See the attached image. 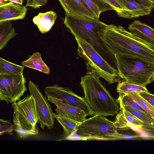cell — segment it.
<instances>
[{
  "mask_svg": "<svg viewBox=\"0 0 154 154\" xmlns=\"http://www.w3.org/2000/svg\"><path fill=\"white\" fill-rule=\"evenodd\" d=\"M125 93L135 100L149 115L154 119V107L142 97L138 93L127 92Z\"/></svg>",
  "mask_w": 154,
  "mask_h": 154,
  "instance_id": "obj_23",
  "label": "cell"
},
{
  "mask_svg": "<svg viewBox=\"0 0 154 154\" xmlns=\"http://www.w3.org/2000/svg\"><path fill=\"white\" fill-rule=\"evenodd\" d=\"M28 87L30 95L34 98L41 127L44 130L45 126L49 129L53 128L54 122L53 112L48 100L41 93L38 85L30 81Z\"/></svg>",
  "mask_w": 154,
  "mask_h": 154,
  "instance_id": "obj_10",
  "label": "cell"
},
{
  "mask_svg": "<svg viewBox=\"0 0 154 154\" xmlns=\"http://www.w3.org/2000/svg\"><path fill=\"white\" fill-rule=\"evenodd\" d=\"M129 32L136 36L154 45V29L138 20H134L128 27Z\"/></svg>",
  "mask_w": 154,
  "mask_h": 154,
  "instance_id": "obj_14",
  "label": "cell"
},
{
  "mask_svg": "<svg viewBox=\"0 0 154 154\" xmlns=\"http://www.w3.org/2000/svg\"><path fill=\"white\" fill-rule=\"evenodd\" d=\"M94 14L96 18L99 19L100 12L98 7L91 0H84Z\"/></svg>",
  "mask_w": 154,
  "mask_h": 154,
  "instance_id": "obj_29",
  "label": "cell"
},
{
  "mask_svg": "<svg viewBox=\"0 0 154 154\" xmlns=\"http://www.w3.org/2000/svg\"><path fill=\"white\" fill-rule=\"evenodd\" d=\"M22 64L45 74H49L50 73L49 67L42 60L41 54L39 52L34 53L28 59L23 62Z\"/></svg>",
  "mask_w": 154,
  "mask_h": 154,
  "instance_id": "obj_17",
  "label": "cell"
},
{
  "mask_svg": "<svg viewBox=\"0 0 154 154\" xmlns=\"http://www.w3.org/2000/svg\"><path fill=\"white\" fill-rule=\"evenodd\" d=\"M117 99L119 103L128 105L133 109L139 110L147 113L137 102L126 93L119 94Z\"/></svg>",
  "mask_w": 154,
  "mask_h": 154,
  "instance_id": "obj_24",
  "label": "cell"
},
{
  "mask_svg": "<svg viewBox=\"0 0 154 154\" xmlns=\"http://www.w3.org/2000/svg\"><path fill=\"white\" fill-rule=\"evenodd\" d=\"M117 91L119 94L127 92H149L146 87L130 83L125 81L119 82L117 86Z\"/></svg>",
  "mask_w": 154,
  "mask_h": 154,
  "instance_id": "obj_22",
  "label": "cell"
},
{
  "mask_svg": "<svg viewBox=\"0 0 154 154\" xmlns=\"http://www.w3.org/2000/svg\"><path fill=\"white\" fill-rule=\"evenodd\" d=\"M27 11L26 6L9 2L0 5V22L23 19Z\"/></svg>",
  "mask_w": 154,
  "mask_h": 154,
  "instance_id": "obj_13",
  "label": "cell"
},
{
  "mask_svg": "<svg viewBox=\"0 0 154 154\" xmlns=\"http://www.w3.org/2000/svg\"><path fill=\"white\" fill-rule=\"evenodd\" d=\"M66 1L72 12V14L96 18L94 14L84 0Z\"/></svg>",
  "mask_w": 154,
  "mask_h": 154,
  "instance_id": "obj_16",
  "label": "cell"
},
{
  "mask_svg": "<svg viewBox=\"0 0 154 154\" xmlns=\"http://www.w3.org/2000/svg\"><path fill=\"white\" fill-rule=\"evenodd\" d=\"M8 1L20 5H22L23 2V0H8Z\"/></svg>",
  "mask_w": 154,
  "mask_h": 154,
  "instance_id": "obj_33",
  "label": "cell"
},
{
  "mask_svg": "<svg viewBox=\"0 0 154 154\" xmlns=\"http://www.w3.org/2000/svg\"><path fill=\"white\" fill-rule=\"evenodd\" d=\"M64 8L66 14H72V12L68 5L66 0H59Z\"/></svg>",
  "mask_w": 154,
  "mask_h": 154,
  "instance_id": "obj_32",
  "label": "cell"
},
{
  "mask_svg": "<svg viewBox=\"0 0 154 154\" xmlns=\"http://www.w3.org/2000/svg\"><path fill=\"white\" fill-rule=\"evenodd\" d=\"M123 6L124 10L118 15L131 19L149 14L153 9L132 0H117Z\"/></svg>",
  "mask_w": 154,
  "mask_h": 154,
  "instance_id": "obj_12",
  "label": "cell"
},
{
  "mask_svg": "<svg viewBox=\"0 0 154 154\" xmlns=\"http://www.w3.org/2000/svg\"><path fill=\"white\" fill-rule=\"evenodd\" d=\"M53 116L60 124L63 128L67 137L73 135L77 131L82 122H77L53 112Z\"/></svg>",
  "mask_w": 154,
  "mask_h": 154,
  "instance_id": "obj_19",
  "label": "cell"
},
{
  "mask_svg": "<svg viewBox=\"0 0 154 154\" xmlns=\"http://www.w3.org/2000/svg\"><path fill=\"white\" fill-rule=\"evenodd\" d=\"M119 104L120 108L124 109L142 121L144 123L143 126L154 128V119L148 114L133 109L128 105Z\"/></svg>",
  "mask_w": 154,
  "mask_h": 154,
  "instance_id": "obj_20",
  "label": "cell"
},
{
  "mask_svg": "<svg viewBox=\"0 0 154 154\" xmlns=\"http://www.w3.org/2000/svg\"><path fill=\"white\" fill-rule=\"evenodd\" d=\"M87 72L81 78L80 85L84 98L94 113V116L106 117L114 116L119 112L118 99L111 95L100 82L95 71L86 64Z\"/></svg>",
  "mask_w": 154,
  "mask_h": 154,
  "instance_id": "obj_2",
  "label": "cell"
},
{
  "mask_svg": "<svg viewBox=\"0 0 154 154\" xmlns=\"http://www.w3.org/2000/svg\"><path fill=\"white\" fill-rule=\"evenodd\" d=\"M14 109V131L20 138L38 134L37 125L38 116L34 98L27 95L21 100L12 103Z\"/></svg>",
  "mask_w": 154,
  "mask_h": 154,
  "instance_id": "obj_4",
  "label": "cell"
},
{
  "mask_svg": "<svg viewBox=\"0 0 154 154\" xmlns=\"http://www.w3.org/2000/svg\"><path fill=\"white\" fill-rule=\"evenodd\" d=\"M144 5L153 9L154 8V1L153 0H132Z\"/></svg>",
  "mask_w": 154,
  "mask_h": 154,
  "instance_id": "obj_31",
  "label": "cell"
},
{
  "mask_svg": "<svg viewBox=\"0 0 154 154\" xmlns=\"http://www.w3.org/2000/svg\"><path fill=\"white\" fill-rule=\"evenodd\" d=\"M138 93L154 107V95L149 92H142Z\"/></svg>",
  "mask_w": 154,
  "mask_h": 154,
  "instance_id": "obj_30",
  "label": "cell"
},
{
  "mask_svg": "<svg viewBox=\"0 0 154 154\" xmlns=\"http://www.w3.org/2000/svg\"><path fill=\"white\" fill-rule=\"evenodd\" d=\"M26 81L23 73L14 75H0V100L7 104L20 100L27 91Z\"/></svg>",
  "mask_w": 154,
  "mask_h": 154,
  "instance_id": "obj_8",
  "label": "cell"
},
{
  "mask_svg": "<svg viewBox=\"0 0 154 154\" xmlns=\"http://www.w3.org/2000/svg\"><path fill=\"white\" fill-rule=\"evenodd\" d=\"M98 34L107 51L113 56L116 54L133 56L154 62V45L124 27L107 25Z\"/></svg>",
  "mask_w": 154,
  "mask_h": 154,
  "instance_id": "obj_1",
  "label": "cell"
},
{
  "mask_svg": "<svg viewBox=\"0 0 154 154\" xmlns=\"http://www.w3.org/2000/svg\"><path fill=\"white\" fill-rule=\"evenodd\" d=\"M99 8L100 13L106 11L114 10V8L105 0H91Z\"/></svg>",
  "mask_w": 154,
  "mask_h": 154,
  "instance_id": "obj_26",
  "label": "cell"
},
{
  "mask_svg": "<svg viewBox=\"0 0 154 154\" xmlns=\"http://www.w3.org/2000/svg\"><path fill=\"white\" fill-rule=\"evenodd\" d=\"M63 23L75 37L85 40L95 47L96 49L97 48L107 52L98 33L107 24L99 19L72 14H66Z\"/></svg>",
  "mask_w": 154,
  "mask_h": 154,
  "instance_id": "obj_5",
  "label": "cell"
},
{
  "mask_svg": "<svg viewBox=\"0 0 154 154\" xmlns=\"http://www.w3.org/2000/svg\"><path fill=\"white\" fill-rule=\"evenodd\" d=\"M75 38L78 45V55L95 71L100 78L104 79L110 84L119 81L120 77L117 70L99 54L92 44L80 38L76 37Z\"/></svg>",
  "mask_w": 154,
  "mask_h": 154,
  "instance_id": "obj_6",
  "label": "cell"
},
{
  "mask_svg": "<svg viewBox=\"0 0 154 154\" xmlns=\"http://www.w3.org/2000/svg\"><path fill=\"white\" fill-rule=\"evenodd\" d=\"M17 34L10 20L0 22V50L3 49L8 41Z\"/></svg>",
  "mask_w": 154,
  "mask_h": 154,
  "instance_id": "obj_18",
  "label": "cell"
},
{
  "mask_svg": "<svg viewBox=\"0 0 154 154\" xmlns=\"http://www.w3.org/2000/svg\"><path fill=\"white\" fill-rule=\"evenodd\" d=\"M120 78L130 83L143 87L154 81V62L138 57L116 54Z\"/></svg>",
  "mask_w": 154,
  "mask_h": 154,
  "instance_id": "obj_3",
  "label": "cell"
},
{
  "mask_svg": "<svg viewBox=\"0 0 154 154\" xmlns=\"http://www.w3.org/2000/svg\"><path fill=\"white\" fill-rule=\"evenodd\" d=\"M14 126L11 122L9 121L3 119H0V135L6 133L10 135L13 134Z\"/></svg>",
  "mask_w": 154,
  "mask_h": 154,
  "instance_id": "obj_25",
  "label": "cell"
},
{
  "mask_svg": "<svg viewBox=\"0 0 154 154\" xmlns=\"http://www.w3.org/2000/svg\"><path fill=\"white\" fill-rule=\"evenodd\" d=\"M57 17L56 13L51 11L45 13L40 12L33 19V23L36 25L42 33L49 31L54 25Z\"/></svg>",
  "mask_w": 154,
  "mask_h": 154,
  "instance_id": "obj_15",
  "label": "cell"
},
{
  "mask_svg": "<svg viewBox=\"0 0 154 154\" xmlns=\"http://www.w3.org/2000/svg\"><path fill=\"white\" fill-rule=\"evenodd\" d=\"M110 4L117 13L118 15L124 10L122 5L117 0H105Z\"/></svg>",
  "mask_w": 154,
  "mask_h": 154,
  "instance_id": "obj_28",
  "label": "cell"
},
{
  "mask_svg": "<svg viewBox=\"0 0 154 154\" xmlns=\"http://www.w3.org/2000/svg\"><path fill=\"white\" fill-rule=\"evenodd\" d=\"M24 67L0 58V75H14L23 73Z\"/></svg>",
  "mask_w": 154,
  "mask_h": 154,
  "instance_id": "obj_21",
  "label": "cell"
},
{
  "mask_svg": "<svg viewBox=\"0 0 154 154\" xmlns=\"http://www.w3.org/2000/svg\"><path fill=\"white\" fill-rule=\"evenodd\" d=\"M44 92L46 97L60 99L66 103L79 109L88 115L94 116V113L84 97L74 93L68 88L57 85L45 87Z\"/></svg>",
  "mask_w": 154,
  "mask_h": 154,
  "instance_id": "obj_9",
  "label": "cell"
},
{
  "mask_svg": "<svg viewBox=\"0 0 154 154\" xmlns=\"http://www.w3.org/2000/svg\"><path fill=\"white\" fill-rule=\"evenodd\" d=\"M47 98L49 101L56 106L55 110L57 114L80 122H83L88 116L82 110L66 103L61 99L50 97Z\"/></svg>",
  "mask_w": 154,
  "mask_h": 154,
  "instance_id": "obj_11",
  "label": "cell"
},
{
  "mask_svg": "<svg viewBox=\"0 0 154 154\" xmlns=\"http://www.w3.org/2000/svg\"><path fill=\"white\" fill-rule=\"evenodd\" d=\"M8 0H0V5L7 3Z\"/></svg>",
  "mask_w": 154,
  "mask_h": 154,
  "instance_id": "obj_34",
  "label": "cell"
},
{
  "mask_svg": "<svg viewBox=\"0 0 154 154\" xmlns=\"http://www.w3.org/2000/svg\"><path fill=\"white\" fill-rule=\"evenodd\" d=\"M83 139L111 140L120 139V133L113 122L106 117L94 116L85 119L75 132Z\"/></svg>",
  "mask_w": 154,
  "mask_h": 154,
  "instance_id": "obj_7",
  "label": "cell"
},
{
  "mask_svg": "<svg viewBox=\"0 0 154 154\" xmlns=\"http://www.w3.org/2000/svg\"><path fill=\"white\" fill-rule=\"evenodd\" d=\"M47 2V0H27L25 6L37 8L45 5Z\"/></svg>",
  "mask_w": 154,
  "mask_h": 154,
  "instance_id": "obj_27",
  "label": "cell"
}]
</instances>
